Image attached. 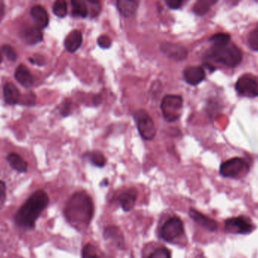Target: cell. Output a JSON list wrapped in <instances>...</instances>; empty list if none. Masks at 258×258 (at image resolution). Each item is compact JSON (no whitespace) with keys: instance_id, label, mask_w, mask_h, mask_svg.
I'll use <instances>...</instances> for the list:
<instances>
[{"instance_id":"cell-1","label":"cell","mask_w":258,"mask_h":258,"mask_svg":"<svg viewBox=\"0 0 258 258\" xmlns=\"http://www.w3.org/2000/svg\"><path fill=\"white\" fill-rule=\"evenodd\" d=\"M94 204L91 197L85 192L73 193L64 209V215L68 222L77 229L88 227L94 216Z\"/></svg>"},{"instance_id":"cell-2","label":"cell","mask_w":258,"mask_h":258,"mask_svg":"<svg viewBox=\"0 0 258 258\" xmlns=\"http://www.w3.org/2000/svg\"><path fill=\"white\" fill-rule=\"evenodd\" d=\"M48 203L49 199L45 191L35 192L16 213V224L24 229H33L36 220L46 209Z\"/></svg>"},{"instance_id":"cell-3","label":"cell","mask_w":258,"mask_h":258,"mask_svg":"<svg viewBox=\"0 0 258 258\" xmlns=\"http://www.w3.org/2000/svg\"><path fill=\"white\" fill-rule=\"evenodd\" d=\"M207 58L234 68L241 63L243 54L237 45L229 42L225 45H214L208 52Z\"/></svg>"},{"instance_id":"cell-4","label":"cell","mask_w":258,"mask_h":258,"mask_svg":"<svg viewBox=\"0 0 258 258\" xmlns=\"http://www.w3.org/2000/svg\"><path fill=\"white\" fill-rule=\"evenodd\" d=\"M184 104L182 97L178 94H167L161 103V110L164 119L167 122H173L181 116V110Z\"/></svg>"},{"instance_id":"cell-5","label":"cell","mask_w":258,"mask_h":258,"mask_svg":"<svg viewBox=\"0 0 258 258\" xmlns=\"http://www.w3.org/2000/svg\"><path fill=\"white\" fill-rule=\"evenodd\" d=\"M138 132L143 139L151 141L156 136V129L150 115L144 110H138L134 114Z\"/></svg>"},{"instance_id":"cell-6","label":"cell","mask_w":258,"mask_h":258,"mask_svg":"<svg viewBox=\"0 0 258 258\" xmlns=\"http://www.w3.org/2000/svg\"><path fill=\"white\" fill-rule=\"evenodd\" d=\"M184 228L182 221L178 217H172L164 223L160 231L159 237L167 243H173L184 234Z\"/></svg>"},{"instance_id":"cell-7","label":"cell","mask_w":258,"mask_h":258,"mask_svg":"<svg viewBox=\"0 0 258 258\" xmlns=\"http://www.w3.org/2000/svg\"><path fill=\"white\" fill-rule=\"evenodd\" d=\"M249 171V165L241 158H234L221 164L220 173L225 178H237L243 172Z\"/></svg>"},{"instance_id":"cell-8","label":"cell","mask_w":258,"mask_h":258,"mask_svg":"<svg viewBox=\"0 0 258 258\" xmlns=\"http://www.w3.org/2000/svg\"><path fill=\"white\" fill-rule=\"evenodd\" d=\"M236 90L240 95L255 98L258 96V82L249 75L241 76L236 83Z\"/></svg>"},{"instance_id":"cell-9","label":"cell","mask_w":258,"mask_h":258,"mask_svg":"<svg viewBox=\"0 0 258 258\" xmlns=\"http://www.w3.org/2000/svg\"><path fill=\"white\" fill-rule=\"evenodd\" d=\"M226 230L231 234H247L252 232L253 228L251 223L243 217L230 218L226 221Z\"/></svg>"},{"instance_id":"cell-10","label":"cell","mask_w":258,"mask_h":258,"mask_svg":"<svg viewBox=\"0 0 258 258\" xmlns=\"http://www.w3.org/2000/svg\"><path fill=\"white\" fill-rule=\"evenodd\" d=\"M161 51L169 58L176 61H181L187 58V50L182 45L178 44L165 42L161 45Z\"/></svg>"},{"instance_id":"cell-11","label":"cell","mask_w":258,"mask_h":258,"mask_svg":"<svg viewBox=\"0 0 258 258\" xmlns=\"http://www.w3.org/2000/svg\"><path fill=\"white\" fill-rule=\"evenodd\" d=\"M184 81L192 86L201 83L206 78L204 69L199 66H189L183 72Z\"/></svg>"},{"instance_id":"cell-12","label":"cell","mask_w":258,"mask_h":258,"mask_svg":"<svg viewBox=\"0 0 258 258\" xmlns=\"http://www.w3.org/2000/svg\"><path fill=\"white\" fill-rule=\"evenodd\" d=\"M42 35V30L38 26H23V29L20 30V37L29 45H34L40 42L43 38Z\"/></svg>"},{"instance_id":"cell-13","label":"cell","mask_w":258,"mask_h":258,"mask_svg":"<svg viewBox=\"0 0 258 258\" xmlns=\"http://www.w3.org/2000/svg\"><path fill=\"white\" fill-rule=\"evenodd\" d=\"M138 199V191L136 189H130L121 193L118 197V202L125 212H130L133 209Z\"/></svg>"},{"instance_id":"cell-14","label":"cell","mask_w":258,"mask_h":258,"mask_svg":"<svg viewBox=\"0 0 258 258\" xmlns=\"http://www.w3.org/2000/svg\"><path fill=\"white\" fill-rule=\"evenodd\" d=\"M189 215H190V218H191L193 221L197 222V224H200V225L202 226L205 229L212 231V232H214V231L218 230V224H217L216 221L208 218L207 216L203 215V214L200 213L198 211L191 209L190 212H189Z\"/></svg>"},{"instance_id":"cell-15","label":"cell","mask_w":258,"mask_h":258,"mask_svg":"<svg viewBox=\"0 0 258 258\" xmlns=\"http://www.w3.org/2000/svg\"><path fill=\"white\" fill-rule=\"evenodd\" d=\"M82 43V35L80 31L73 30L70 32L64 41V46L67 51L74 53L80 48Z\"/></svg>"},{"instance_id":"cell-16","label":"cell","mask_w":258,"mask_h":258,"mask_svg":"<svg viewBox=\"0 0 258 258\" xmlns=\"http://www.w3.org/2000/svg\"><path fill=\"white\" fill-rule=\"evenodd\" d=\"M140 2L141 0H117V8L122 15L129 17L136 12Z\"/></svg>"},{"instance_id":"cell-17","label":"cell","mask_w":258,"mask_h":258,"mask_svg":"<svg viewBox=\"0 0 258 258\" xmlns=\"http://www.w3.org/2000/svg\"><path fill=\"white\" fill-rule=\"evenodd\" d=\"M16 80L25 88H29L33 84V78L27 67L23 64H20L14 73Z\"/></svg>"},{"instance_id":"cell-18","label":"cell","mask_w":258,"mask_h":258,"mask_svg":"<svg viewBox=\"0 0 258 258\" xmlns=\"http://www.w3.org/2000/svg\"><path fill=\"white\" fill-rule=\"evenodd\" d=\"M30 14L36 23V26H38L39 29H44L48 26L49 18L46 10L41 5H36L31 9Z\"/></svg>"},{"instance_id":"cell-19","label":"cell","mask_w":258,"mask_h":258,"mask_svg":"<svg viewBox=\"0 0 258 258\" xmlns=\"http://www.w3.org/2000/svg\"><path fill=\"white\" fill-rule=\"evenodd\" d=\"M3 94L5 103L9 105L17 104L20 100V91L17 87L11 82H7L4 85Z\"/></svg>"},{"instance_id":"cell-20","label":"cell","mask_w":258,"mask_h":258,"mask_svg":"<svg viewBox=\"0 0 258 258\" xmlns=\"http://www.w3.org/2000/svg\"><path fill=\"white\" fill-rule=\"evenodd\" d=\"M7 161L10 166L18 172H26L27 170L28 164L26 161L15 153H10L7 157Z\"/></svg>"},{"instance_id":"cell-21","label":"cell","mask_w":258,"mask_h":258,"mask_svg":"<svg viewBox=\"0 0 258 258\" xmlns=\"http://www.w3.org/2000/svg\"><path fill=\"white\" fill-rule=\"evenodd\" d=\"M104 238L106 240H111L115 242L118 246L122 247L124 244V238L119 228L116 227H108L104 230Z\"/></svg>"},{"instance_id":"cell-22","label":"cell","mask_w":258,"mask_h":258,"mask_svg":"<svg viewBox=\"0 0 258 258\" xmlns=\"http://www.w3.org/2000/svg\"><path fill=\"white\" fill-rule=\"evenodd\" d=\"M218 0H197L194 6V12L199 15H203L209 12L212 6L218 2Z\"/></svg>"},{"instance_id":"cell-23","label":"cell","mask_w":258,"mask_h":258,"mask_svg":"<svg viewBox=\"0 0 258 258\" xmlns=\"http://www.w3.org/2000/svg\"><path fill=\"white\" fill-rule=\"evenodd\" d=\"M88 160L96 167L103 168L107 163L105 156L100 152L94 151L86 154Z\"/></svg>"},{"instance_id":"cell-24","label":"cell","mask_w":258,"mask_h":258,"mask_svg":"<svg viewBox=\"0 0 258 258\" xmlns=\"http://www.w3.org/2000/svg\"><path fill=\"white\" fill-rule=\"evenodd\" d=\"M73 14L79 17H85L88 14L86 4L84 0H71Z\"/></svg>"},{"instance_id":"cell-25","label":"cell","mask_w":258,"mask_h":258,"mask_svg":"<svg viewBox=\"0 0 258 258\" xmlns=\"http://www.w3.org/2000/svg\"><path fill=\"white\" fill-rule=\"evenodd\" d=\"M53 12L57 17H65L67 14V3L66 0H56L53 5Z\"/></svg>"},{"instance_id":"cell-26","label":"cell","mask_w":258,"mask_h":258,"mask_svg":"<svg viewBox=\"0 0 258 258\" xmlns=\"http://www.w3.org/2000/svg\"><path fill=\"white\" fill-rule=\"evenodd\" d=\"M210 41L215 45H225L231 42V36L228 33H217L211 37Z\"/></svg>"},{"instance_id":"cell-27","label":"cell","mask_w":258,"mask_h":258,"mask_svg":"<svg viewBox=\"0 0 258 258\" xmlns=\"http://www.w3.org/2000/svg\"><path fill=\"white\" fill-rule=\"evenodd\" d=\"M147 258H172V257L169 249L165 247H161L155 249Z\"/></svg>"},{"instance_id":"cell-28","label":"cell","mask_w":258,"mask_h":258,"mask_svg":"<svg viewBox=\"0 0 258 258\" xmlns=\"http://www.w3.org/2000/svg\"><path fill=\"white\" fill-rule=\"evenodd\" d=\"M249 45L254 51H258V25L249 36Z\"/></svg>"},{"instance_id":"cell-29","label":"cell","mask_w":258,"mask_h":258,"mask_svg":"<svg viewBox=\"0 0 258 258\" xmlns=\"http://www.w3.org/2000/svg\"><path fill=\"white\" fill-rule=\"evenodd\" d=\"M82 258H100L96 254L95 247L91 244H88L82 249Z\"/></svg>"},{"instance_id":"cell-30","label":"cell","mask_w":258,"mask_h":258,"mask_svg":"<svg viewBox=\"0 0 258 258\" xmlns=\"http://www.w3.org/2000/svg\"><path fill=\"white\" fill-rule=\"evenodd\" d=\"M2 51H3L7 58L11 61H14L17 59V53L12 46L9 45H4L2 46Z\"/></svg>"},{"instance_id":"cell-31","label":"cell","mask_w":258,"mask_h":258,"mask_svg":"<svg viewBox=\"0 0 258 258\" xmlns=\"http://www.w3.org/2000/svg\"><path fill=\"white\" fill-rule=\"evenodd\" d=\"M60 113L63 117L69 116L71 113V103L69 101H63L60 105Z\"/></svg>"},{"instance_id":"cell-32","label":"cell","mask_w":258,"mask_h":258,"mask_svg":"<svg viewBox=\"0 0 258 258\" xmlns=\"http://www.w3.org/2000/svg\"><path fill=\"white\" fill-rule=\"evenodd\" d=\"M6 199V187L2 181H0V209L3 207Z\"/></svg>"},{"instance_id":"cell-33","label":"cell","mask_w":258,"mask_h":258,"mask_svg":"<svg viewBox=\"0 0 258 258\" xmlns=\"http://www.w3.org/2000/svg\"><path fill=\"white\" fill-rule=\"evenodd\" d=\"M98 44L101 48H109L111 46L112 42L107 36H101L98 38Z\"/></svg>"},{"instance_id":"cell-34","label":"cell","mask_w":258,"mask_h":258,"mask_svg":"<svg viewBox=\"0 0 258 258\" xmlns=\"http://www.w3.org/2000/svg\"><path fill=\"white\" fill-rule=\"evenodd\" d=\"M166 3L169 8L172 9H178L182 5L183 0H166Z\"/></svg>"},{"instance_id":"cell-35","label":"cell","mask_w":258,"mask_h":258,"mask_svg":"<svg viewBox=\"0 0 258 258\" xmlns=\"http://www.w3.org/2000/svg\"><path fill=\"white\" fill-rule=\"evenodd\" d=\"M102 102V97L101 94H96L93 97V104L95 106L100 105Z\"/></svg>"},{"instance_id":"cell-36","label":"cell","mask_w":258,"mask_h":258,"mask_svg":"<svg viewBox=\"0 0 258 258\" xmlns=\"http://www.w3.org/2000/svg\"><path fill=\"white\" fill-rule=\"evenodd\" d=\"M4 14H5V5L2 0H0V22L3 18Z\"/></svg>"},{"instance_id":"cell-37","label":"cell","mask_w":258,"mask_h":258,"mask_svg":"<svg viewBox=\"0 0 258 258\" xmlns=\"http://www.w3.org/2000/svg\"><path fill=\"white\" fill-rule=\"evenodd\" d=\"M108 185V179H104V181L101 182V186H107Z\"/></svg>"},{"instance_id":"cell-38","label":"cell","mask_w":258,"mask_h":258,"mask_svg":"<svg viewBox=\"0 0 258 258\" xmlns=\"http://www.w3.org/2000/svg\"><path fill=\"white\" fill-rule=\"evenodd\" d=\"M91 3L98 4L100 2V0H88Z\"/></svg>"},{"instance_id":"cell-39","label":"cell","mask_w":258,"mask_h":258,"mask_svg":"<svg viewBox=\"0 0 258 258\" xmlns=\"http://www.w3.org/2000/svg\"><path fill=\"white\" fill-rule=\"evenodd\" d=\"M2 54H1V52H0V63H2Z\"/></svg>"}]
</instances>
